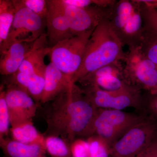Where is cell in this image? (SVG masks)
Returning a JSON list of instances; mask_svg holds the SVG:
<instances>
[{"mask_svg":"<svg viewBox=\"0 0 157 157\" xmlns=\"http://www.w3.org/2000/svg\"><path fill=\"white\" fill-rule=\"evenodd\" d=\"M143 114L157 122V94L144 96Z\"/></svg>","mask_w":157,"mask_h":157,"instance_id":"obj_27","label":"cell"},{"mask_svg":"<svg viewBox=\"0 0 157 157\" xmlns=\"http://www.w3.org/2000/svg\"><path fill=\"white\" fill-rule=\"evenodd\" d=\"M50 1L64 14L74 36L94 29L107 16V7L92 6L79 8L65 5L61 0Z\"/></svg>","mask_w":157,"mask_h":157,"instance_id":"obj_10","label":"cell"},{"mask_svg":"<svg viewBox=\"0 0 157 157\" xmlns=\"http://www.w3.org/2000/svg\"><path fill=\"white\" fill-rule=\"evenodd\" d=\"M78 82L82 86H95L107 91L116 90L129 85L125 78L122 61L113 62L104 66L88 74Z\"/></svg>","mask_w":157,"mask_h":157,"instance_id":"obj_12","label":"cell"},{"mask_svg":"<svg viewBox=\"0 0 157 157\" xmlns=\"http://www.w3.org/2000/svg\"><path fill=\"white\" fill-rule=\"evenodd\" d=\"M106 19L124 46H140L144 30L138 0H116L107 7Z\"/></svg>","mask_w":157,"mask_h":157,"instance_id":"obj_3","label":"cell"},{"mask_svg":"<svg viewBox=\"0 0 157 157\" xmlns=\"http://www.w3.org/2000/svg\"><path fill=\"white\" fill-rule=\"evenodd\" d=\"M89 157H109V148L97 136L88 137Z\"/></svg>","mask_w":157,"mask_h":157,"instance_id":"obj_25","label":"cell"},{"mask_svg":"<svg viewBox=\"0 0 157 157\" xmlns=\"http://www.w3.org/2000/svg\"><path fill=\"white\" fill-rule=\"evenodd\" d=\"M13 140L24 144H37L45 148V137L39 133L32 121L11 126L10 129Z\"/></svg>","mask_w":157,"mask_h":157,"instance_id":"obj_18","label":"cell"},{"mask_svg":"<svg viewBox=\"0 0 157 157\" xmlns=\"http://www.w3.org/2000/svg\"><path fill=\"white\" fill-rule=\"evenodd\" d=\"M70 148L73 157H89L87 142L76 139L70 144Z\"/></svg>","mask_w":157,"mask_h":157,"instance_id":"obj_29","label":"cell"},{"mask_svg":"<svg viewBox=\"0 0 157 157\" xmlns=\"http://www.w3.org/2000/svg\"><path fill=\"white\" fill-rule=\"evenodd\" d=\"M0 142L3 151L9 157H47L45 149L39 144H24L7 138Z\"/></svg>","mask_w":157,"mask_h":157,"instance_id":"obj_17","label":"cell"},{"mask_svg":"<svg viewBox=\"0 0 157 157\" xmlns=\"http://www.w3.org/2000/svg\"><path fill=\"white\" fill-rule=\"evenodd\" d=\"M94 30L74 36L49 47L51 63L71 80L81 66L86 46Z\"/></svg>","mask_w":157,"mask_h":157,"instance_id":"obj_7","label":"cell"},{"mask_svg":"<svg viewBox=\"0 0 157 157\" xmlns=\"http://www.w3.org/2000/svg\"><path fill=\"white\" fill-rule=\"evenodd\" d=\"M135 157H157V138L142 150Z\"/></svg>","mask_w":157,"mask_h":157,"instance_id":"obj_31","label":"cell"},{"mask_svg":"<svg viewBox=\"0 0 157 157\" xmlns=\"http://www.w3.org/2000/svg\"><path fill=\"white\" fill-rule=\"evenodd\" d=\"M147 116L118 109L98 108L85 137L97 136L109 149L128 131L146 118Z\"/></svg>","mask_w":157,"mask_h":157,"instance_id":"obj_4","label":"cell"},{"mask_svg":"<svg viewBox=\"0 0 157 157\" xmlns=\"http://www.w3.org/2000/svg\"><path fill=\"white\" fill-rule=\"evenodd\" d=\"M30 77V76L28 74L17 71L11 75V85L17 86L28 92Z\"/></svg>","mask_w":157,"mask_h":157,"instance_id":"obj_30","label":"cell"},{"mask_svg":"<svg viewBox=\"0 0 157 157\" xmlns=\"http://www.w3.org/2000/svg\"><path fill=\"white\" fill-rule=\"evenodd\" d=\"M124 46L105 18L94 29L87 42L80 67L74 74L73 83L94 71L116 61L123 62Z\"/></svg>","mask_w":157,"mask_h":157,"instance_id":"obj_2","label":"cell"},{"mask_svg":"<svg viewBox=\"0 0 157 157\" xmlns=\"http://www.w3.org/2000/svg\"><path fill=\"white\" fill-rule=\"evenodd\" d=\"M157 138V122L147 116L109 147V157H135Z\"/></svg>","mask_w":157,"mask_h":157,"instance_id":"obj_8","label":"cell"},{"mask_svg":"<svg viewBox=\"0 0 157 157\" xmlns=\"http://www.w3.org/2000/svg\"><path fill=\"white\" fill-rule=\"evenodd\" d=\"M98 109L81 88L72 83L54 100L46 115L48 135L61 137L69 144L78 137H85Z\"/></svg>","mask_w":157,"mask_h":157,"instance_id":"obj_1","label":"cell"},{"mask_svg":"<svg viewBox=\"0 0 157 157\" xmlns=\"http://www.w3.org/2000/svg\"><path fill=\"white\" fill-rule=\"evenodd\" d=\"M46 66L45 62L42 63L34 70L30 77L28 92L36 103L40 102L44 90Z\"/></svg>","mask_w":157,"mask_h":157,"instance_id":"obj_20","label":"cell"},{"mask_svg":"<svg viewBox=\"0 0 157 157\" xmlns=\"http://www.w3.org/2000/svg\"><path fill=\"white\" fill-rule=\"evenodd\" d=\"M12 1L15 9L14 21L6 42L0 47L1 54L5 52L14 42L22 40L21 36L23 35L30 34L32 40L36 41L43 34L46 26L45 19L27 8L22 0Z\"/></svg>","mask_w":157,"mask_h":157,"instance_id":"obj_9","label":"cell"},{"mask_svg":"<svg viewBox=\"0 0 157 157\" xmlns=\"http://www.w3.org/2000/svg\"><path fill=\"white\" fill-rule=\"evenodd\" d=\"M127 83L150 94H157V67L140 46L129 48L123 61Z\"/></svg>","mask_w":157,"mask_h":157,"instance_id":"obj_5","label":"cell"},{"mask_svg":"<svg viewBox=\"0 0 157 157\" xmlns=\"http://www.w3.org/2000/svg\"><path fill=\"white\" fill-rule=\"evenodd\" d=\"M143 17L144 31L157 36V10L138 0Z\"/></svg>","mask_w":157,"mask_h":157,"instance_id":"obj_22","label":"cell"},{"mask_svg":"<svg viewBox=\"0 0 157 157\" xmlns=\"http://www.w3.org/2000/svg\"><path fill=\"white\" fill-rule=\"evenodd\" d=\"M6 100L11 127L32 121L37 111V104L29 93L19 87L9 85L6 91Z\"/></svg>","mask_w":157,"mask_h":157,"instance_id":"obj_11","label":"cell"},{"mask_svg":"<svg viewBox=\"0 0 157 157\" xmlns=\"http://www.w3.org/2000/svg\"><path fill=\"white\" fill-rule=\"evenodd\" d=\"M6 90L3 86L0 90V140L6 138L9 133L10 116L6 98Z\"/></svg>","mask_w":157,"mask_h":157,"instance_id":"obj_23","label":"cell"},{"mask_svg":"<svg viewBox=\"0 0 157 157\" xmlns=\"http://www.w3.org/2000/svg\"><path fill=\"white\" fill-rule=\"evenodd\" d=\"M48 45L47 35L43 33L35 41L33 48L24 60L18 71L30 76L37 67L45 62V57L48 54L50 49Z\"/></svg>","mask_w":157,"mask_h":157,"instance_id":"obj_16","label":"cell"},{"mask_svg":"<svg viewBox=\"0 0 157 157\" xmlns=\"http://www.w3.org/2000/svg\"><path fill=\"white\" fill-rule=\"evenodd\" d=\"M73 82L71 79L50 63L46 66L45 84L40 102L45 104L67 91Z\"/></svg>","mask_w":157,"mask_h":157,"instance_id":"obj_15","label":"cell"},{"mask_svg":"<svg viewBox=\"0 0 157 157\" xmlns=\"http://www.w3.org/2000/svg\"><path fill=\"white\" fill-rule=\"evenodd\" d=\"M15 9L13 1H0V47L6 42L14 21Z\"/></svg>","mask_w":157,"mask_h":157,"instance_id":"obj_19","label":"cell"},{"mask_svg":"<svg viewBox=\"0 0 157 157\" xmlns=\"http://www.w3.org/2000/svg\"><path fill=\"white\" fill-rule=\"evenodd\" d=\"M81 89L97 108L122 110L134 107L143 111L144 96L141 91L129 85L114 91L104 90L94 85L83 86Z\"/></svg>","mask_w":157,"mask_h":157,"instance_id":"obj_6","label":"cell"},{"mask_svg":"<svg viewBox=\"0 0 157 157\" xmlns=\"http://www.w3.org/2000/svg\"><path fill=\"white\" fill-rule=\"evenodd\" d=\"M116 0H61L62 3L67 6L79 8H86L97 6L107 8L115 2Z\"/></svg>","mask_w":157,"mask_h":157,"instance_id":"obj_26","label":"cell"},{"mask_svg":"<svg viewBox=\"0 0 157 157\" xmlns=\"http://www.w3.org/2000/svg\"><path fill=\"white\" fill-rule=\"evenodd\" d=\"M48 11L46 18V26L48 45L50 48L59 42L74 36L67 20L64 14L52 4L50 0L47 1Z\"/></svg>","mask_w":157,"mask_h":157,"instance_id":"obj_13","label":"cell"},{"mask_svg":"<svg viewBox=\"0 0 157 157\" xmlns=\"http://www.w3.org/2000/svg\"><path fill=\"white\" fill-rule=\"evenodd\" d=\"M142 1L157 10V0H142Z\"/></svg>","mask_w":157,"mask_h":157,"instance_id":"obj_32","label":"cell"},{"mask_svg":"<svg viewBox=\"0 0 157 157\" xmlns=\"http://www.w3.org/2000/svg\"><path fill=\"white\" fill-rule=\"evenodd\" d=\"M45 148L51 157H73L70 144L58 136L48 135L45 137Z\"/></svg>","mask_w":157,"mask_h":157,"instance_id":"obj_21","label":"cell"},{"mask_svg":"<svg viewBox=\"0 0 157 157\" xmlns=\"http://www.w3.org/2000/svg\"><path fill=\"white\" fill-rule=\"evenodd\" d=\"M34 42L26 40L15 41L1 54L0 73L5 76L11 75L19 70L24 60L33 46Z\"/></svg>","mask_w":157,"mask_h":157,"instance_id":"obj_14","label":"cell"},{"mask_svg":"<svg viewBox=\"0 0 157 157\" xmlns=\"http://www.w3.org/2000/svg\"><path fill=\"white\" fill-rule=\"evenodd\" d=\"M24 5L39 17L45 19L48 11L47 1L22 0Z\"/></svg>","mask_w":157,"mask_h":157,"instance_id":"obj_28","label":"cell"},{"mask_svg":"<svg viewBox=\"0 0 157 157\" xmlns=\"http://www.w3.org/2000/svg\"><path fill=\"white\" fill-rule=\"evenodd\" d=\"M140 47L144 53L157 67V36L144 31Z\"/></svg>","mask_w":157,"mask_h":157,"instance_id":"obj_24","label":"cell"}]
</instances>
